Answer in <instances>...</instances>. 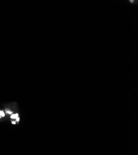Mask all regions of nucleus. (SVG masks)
<instances>
[{
	"mask_svg": "<svg viewBox=\"0 0 138 155\" xmlns=\"http://www.w3.org/2000/svg\"><path fill=\"white\" fill-rule=\"evenodd\" d=\"M18 117V114H12L11 116V119H16Z\"/></svg>",
	"mask_w": 138,
	"mask_h": 155,
	"instance_id": "obj_1",
	"label": "nucleus"
},
{
	"mask_svg": "<svg viewBox=\"0 0 138 155\" xmlns=\"http://www.w3.org/2000/svg\"><path fill=\"white\" fill-rule=\"evenodd\" d=\"M5 116V114L3 111H1L0 110V118L2 117H4Z\"/></svg>",
	"mask_w": 138,
	"mask_h": 155,
	"instance_id": "obj_2",
	"label": "nucleus"
},
{
	"mask_svg": "<svg viewBox=\"0 0 138 155\" xmlns=\"http://www.w3.org/2000/svg\"><path fill=\"white\" fill-rule=\"evenodd\" d=\"M6 113H9V114H11L13 113L12 111H6Z\"/></svg>",
	"mask_w": 138,
	"mask_h": 155,
	"instance_id": "obj_3",
	"label": "nucleus"
},
{
	"mask_svg": "<svg viewBox=\"0 0 138 155\" xmlns=\"http://www.w3.org/2000/svg\"><path fill=\"white\" fill-rule=\"evenodd\" d=\"M16 119V121H17V122L19 121V117H17Z\"/></svg>",
	"mask_w": 138,
	"mask_h": 155,
	"instance_id": "obj_4",
	"label": "nucleus"
},
{
	"mask_svg": "<svg viewBox=\"0 0 138 155\" xmlns=\"http://www.w3.org/2000/svg\"><path fill=\"white\" fill-rule=\"evenodd\" d=\"M130 1L131 2V3H134V0H130Z\"/></svg>",
	"mask_w": 138,
	"mask_h": 155,
	"instance_id": "obj_5",
	"label": "nucleus"
},
{
	"mask_svg": "<svg viewBox=\"0 0 138 155\" xmlns=\"http://www.w3.org/2000/svg\"><path fill=\"white\" fill-rule=\"evenodd\" d=\"M12 123H13V124H16V122H15V121H13Z\"/></svg>",
	"mask_w": 138,
	"mask_h": 155,
	"instance_id": "obj_6",
	"label": "nucleus"
}]
</instances>
